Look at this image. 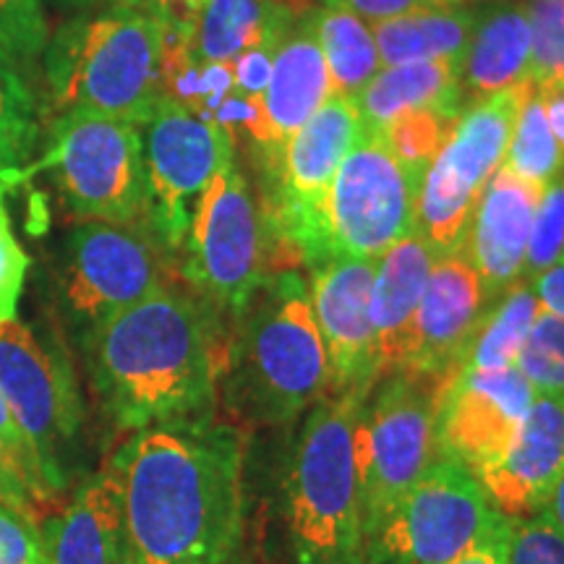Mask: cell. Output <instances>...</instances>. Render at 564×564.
Masks as SVG:
<instances>
[{
  "mask_svg": "<svg viewBox=\"0 0 564 564\" xmlns=\"http://www.w3.org/2000/svg\"><path fill=\"white\" fill-rule=\"evenodd\" d=\"M131 564H228L243 535V440L228 423L141 429L112 460Z\"/></svg>",
  "mask_w": 564,
  "mask_h": 564,
  "instance_id": "1",
  "label": "cell"
},
{
  "mask_svg": "<svg viewBox=\"0 0 564 564\" xmlns=\"http://www.w3.org/2000/svg\"><path fill=\"white\" fill-rule=\"evenodd\" d=\"M95 384L126 432L212 421L228 348L207 308L160 288L89 335Z\"/></svg>",
  "mask_w": 564,
  "mask_h": 564,
  "instance_id": "2",
  "label": "cell"
},
{
  "mask_svg": "<svg viewBox=\"0 0 564 564\" xmlns=\"http://www.w3.org/2000/svg\"><path fill=\"white\" fill-rule=\"evenodd\" d=\"M238 316L241 329L223 371L230 373L232 405L267 426L293 423L329 392L308 285L291 270L267 274Z\"/></svg>",
  "mask_w": 564,
  "mask_h": 564,
  "instance_id": "3",
  "label": "cell"
},
{
  "mask_svg": "<svg viewBox=\"0 0 564 564\" xmlns=\"http://www.w3.org/2000/svg\"><path fill=\"white\" fill-rule=\"evenodd\" d=\"M369 392L324 394L303 419L285 476L295 564H366L356 429Z\"/></svg>",
  "mask_w": 564,
  "mask_h": 564,
  "instance_id": "4",
  "label": "cell"
},
{
  "mask_svg": "<svg viewBox=\"0 0 564 564\" xmlns=\"http://www.w3.org/2000/svg\"><path fill=\"white\" fill-rule=\"evenodd\" d=\"M165 24L150 11L116 9L61 34L51 58L55 108L144 126L158 108Z\"/></svg>",
  "mask_w": 564,
  "mask_h": 564,
  "instance_id": "5",
  "label": "cell"
},
{
  "mask_svg": "<svg viewBox=\"0 0 564 564\" xmlns=\"http://www.w3.org/2000/svg\"><path fill=\"white\" fill-rule=\"evenodd\" d=\"M423 173L398 160L382 133L366 129L295 241V257L308 267L329 259H379L415 232Z\"/></svg>",
  "mask_w": 564,
  "mask_h": 564,
  "instance_id": "6",
  "label": "cell"
},
{
  "mask_svg": "<svg viewBox=\"0 0 564 564\" xmlns=\"http://www.w3.org/2000/svg\"><path fill=\"white\" fill-rule=\"evenodd\" d=\"M531 91L533 84L525 82L468 102L447 144L423 173L415 230L440 257L463 251L478 199L486 183L505 165L520 110Z\"/></svg>",
  "mask_w": 564,
  "mask_h": 564,
  "instance_id": "7",
  "label": "cell"
},
{
  "mask_svg": "<svg viewBox=\"0 0 564 564\" xmlns=\"http://www.w3.org/2000/svg\"><path fill=\"white\" fill-rule=\"evenodd\" d=\"M436 382L398 371L382 377L366 394L356 429L358 484L366 549L403 502L423 470L436 460Z\"/></svg>",
  "mask_w": 564,
  "mask_h": 564,
  "instance_id": "8",
  "label": "cell"
},
{
  "mask_svg": "<svg viewBox=\"0 0 564 564\" xmlns=\"http://www.w3.org/2000/svg\"><path fill=\"white\" fill-rule=\"evenodd\" d=\"M45 165L84 223L141 225L150 217L141 129L87 110L63 112Z\"/></svg>",
  "mask_w": 564,
  "mask_h": 564,
  "instance_id": "9",
  "label": "cell"
},
{
  "mask_svg": "<svg viewBox=\"0 0 564 564\" xmlns=\"http://www.w3.org/2000/svg\"><path fill=\"white\" fill-rule=\"evenodd\" d=\"M183 274L202 295L238 314L267 278V225L249 181L228 162L196 202Z\"/></svg>",
  "mask_w": 564,
  "mask_h": 564,
  "instance_id": "10",
  "label": "cell"
},
{
  "mask_svg": "<svg viewBox=\"0 0 564 564\" xmlns=\"http://www.w3.org/2000/svg\"><path fill=\"white\" fill-rule=\"evenodd\" d=\"M499 510L463 465L434 460L366 549V564H453Z\"/></svg>",
  "mask_w": 564,
  "mask_h": 564,
  "instance_id": "11",
  "label": "cell"
},
{
  "mask_svg": "<svg viewBox=\"0 0 564 564\" xmlns=\"http://www.w3.org/2000/svg\"><path fill=\"white\" fill-rule=\"evenodd\" d=\"M141 129L152 230L165 249L178 251L204 188L232 162L236 137L171 97H162Z\"/></svg>",
  "mask_w": 564,
  "mask_h": 564,
  "instance_id": "12",
  "label": "cell"
},
{
  "mask_svg": "<svg viewBox=\"0 0 564 564\" xmlns=\"http://www.w3.org/2000/svg\"><path fill=\"white\" fill-rule=\"evenodd\" d=\"M0 392L55 494L66 481L63 449L79 432L82 398L66 358L45 348L17 316L0 322Z\"/></svg>",
  "mask_w": 564,
  "mask_h": 564,
  "instance_id": "13",
  "label": "cell"
},
{
  "mask_svg": "<svg viewBox=\"0 0 564 564\" xmlns=\"http://www.w3.org/2000/svg\"><path fill=\"white\" fill-rule=\"evenodd\" d=\"M160 288H165L160 249L141 225L82 223L70 232L63 299L89 335Z\"/></svg>",
  "mask_w": 564,
  "mask_h": 564,
  "instance_id": "14",
  "label": "cell"
},
{
  "mask_svg": "<svg viewBox=\"0 0 564 564\" xmlns=\"http://www.w3.org/2000/svg\"><path fill=\"white\" fill-rule=\"evenodd\" d=\"M366 126L352 97L333 91L322 108L285 139V144L267 160L272 181L267 230L293 251L295 241L314 217L340 162L364 137Z\"/></svg>",
  "mask_w": 564,
  "mask_h": 564,
  "instance_id": "15",
  "label": "cell"
},
{
  "mask_svg": "<svg viewBox=\"0 0 564 564\" xmlns=\"http://www.w3.org/2000/svg\"><path fill=\"white\" fill-rule=\"evenodd\" d=\"M533 400V387L514 366L502 371H455L436 387V460L457 463L476 476L505 455Z\"/></svg>",
  "mask_w": 564,
  "mask_h": 564,
  "instance_id": "16",
  "label": "cell"
},
{
  "mask_svg": "<svg viewBox=\"0 0 564 564\" xmlns=\"http://www.w3.org/2000/svg\"><path fill=\"white\" fill-rule=\"evenodd\" d=\"M377 259H329L312 267L314 319L329 361V394L369 392L379 382L371 329V285Z\"/></svg>",
  "mask_w": 564,
  "mask_h": 564,
  "instance_id": "17",
  "label": "cell"
},
{
  "mask_svg": "<svg viewBox=\"0 0 564 564\" xmlns=\"http://www.w3.org/2000/svg\"><path fill=\"white\" fill-rule=\"evenodd\" d=\"M489 303L465 251L436 259L415 314L403 371L436 384L453 377Z\"/></svg>",
  "mask_w": 564,
  "mask_h": 564,
  "instance_id": "18",
  "label": "cell"
},
{
  "mask_svg": "<svg viewBox=\"0 0 564 564\" xmlns=\"http://www.w3.org/2000/svg\"><path fill=\"white\" fill-rule=\"evenodd\" d=\"M564 476V398L535 394L523 426L505 455L476 478L489 502L512 520L544 510Z\"/></svg>",
  "mask_w": 564,
  "mask_h": 564,
  "instance_id": "19",
  "label": "cell"
},
{
  "mask_svg": "<svg viewBox=\"0 0 564 564\" xmlns=\"http://www.w3.org/2000/svg\"><path fill=\"white\" fill-rule=\"evenodd\" d=\"M539 199L541 188L514 175L505 165L486 183L463 251L474 264L489 301L499 299L507 288L523 280Z\"/></svg>",
  "mask_w": 564,
  "mask_h": 564,
  "instance_id": "20",
  "label": "cell"
},
{
  "mask_svg": "<svg viewBox=\"0 0 564 564\" xmlns=\"http://www.w3.org/2000/svg\"><path fill=\"white\" fill-rule=\"evenodd\" d=\"M333 91L312 11L299 13L274 51L270 84L262 95V139L257 147L264 152V160H270Z\"/></svg>",
  "mask_w": 564,
  "mask_h": 564,
  "instance_id": "21",
  "label": "cell"
},
{
  "mask_svg": "<svg viewBox=\"0 0 564 564\" xmlns=\"http://www.w3.org/2000/svg\"><path fill=\"white\" fill-rule=\"evenodd\" d=\"M436 259L440 253L419 230L377 259L371 285V329L379 379L405 369L413 322Z\"/></svg>",
  "mask_w": 564,
  "mask_h": 564,
  "instance_id": "22",
  "label": "cell"
},
{
  "mask_svg": "<svg viewBox=\"0 0 564 564\" xmlns=\"http://www.w3.org/2000/svg\"><path fill=\"white\" fill-rule=\"evenodd\" d=\"M42 541L47 564H131L121 484L112 468L84 484L74 502L47 520Z\"/></svg>",
  "mask_w": 564,
  "mask_h": 564,
  "instance_id": "23",
  "label": "cell"
},
{
  "mask_svg": "<svg viewBox=\"0 0 564 564\" xmlns=\"http://www.w3.org/2000/svg\"><path fill=\"white\" fill-rule=\"evenodd\" d=\"M460 82L470 102L531 82V24L525 3H494L478 13Z\"/></svg>",
  "mask_w": 564,
  "mask_h": 564,
  "instance_id": "24",
  "label": "cell"
},
{
  "mask_svg": "<svg viewBox=\"0 0 564 564\" xmlns=\"http://www.w3.org/2000/svg\"><path fill=\"white\" fill-rule=\"evenodd\" d=\"M460 63L455 61H415L400 66H382L379 74L358 91L356 100L364 126L382 133L400 116L411 110H453L463 112L465 95Z\"/></svg>",
  "mask_w": 564,
  "mask_h": 564,
  "instance_id": "25",
  "label": "cell"
},
{
  "mask_svg": "<svg viewBox=\"0 0 564 564\" xmlns=\"http://www.w3.org/2000/svg\"><path fill=\"white\" fill-rule=\"evenodd\" d=\"M295 17L278 0H207L186 34V51L199 63H232L251 47L280 37Z\"/></svg>",
  "mask_w": 564,
  "mask_h": 564,
  "instance_id": "26",
  "label": "cell"
},
{
  "mask_svg": "<svg viewBox=\"0 0 564 564\" xmlns=\"http://www.w3.org/2000/svg\"><path fill=\"white\" fill-rule=\"evenodd\" d=\"M478 21V11L465 6L413 11L371 24L382 66L415 61H455L463 66Z\"/></svg>",
  "mask_w": 564,
  "mask_h": 564,
  "instance_id": "27",
  "label": "cell"
},
{
  "mask_svg": "<svg viewBox=\"0 0 564 564\" xmlns=\"http://www.w3.org/2000/svg\"><path fill=\"white\" fill-rule=\"evenodd\" d=\"M541 303L531 282L518 280L494 299L478 322V329L457 371H502L512 369L520 345L531 333Z\"/></svg>",
  "mask_w": 564,
  "mask_h": 564,
  "instance_id": "28",
  "label": "cell"
},
{
  "mask_svg": "<svg viewBox=\"0 0 564 564\" xmlns=\"http://www.w3.org/2000/svg\"><path fill=\"white\" fill-rule=\"evenodd\" d=\"M312 17L333 89L356 97L382 68L371 24L343 6L327 3L314 9Z\"/></svg>",
  "mask_w": 564,
  "mask_h": 564,
  "instance_id": "29",
  "label": "cell"
},
{
  "mask_svg": "<svg viewBox=\"0 0 564 564\" xmlns=\"http://www.w3.org/2000/svg\"><path fill=\"white\" fill-rule=\"evenodd\" d=\"M37 144V112L13 55L0 45V181L17 178Z\"/></svg>",
  "mask_w": 564,
  "mask_h": 564,
  "instance_id": "30",
  "label": "cell"
},
{
  "mask_svg": "<svg viewBox=\"0 0 564 564\" xmlns=\"http://www.w3.org/2000/svg\"><path fill=\"white\" fill-rule=\"evenodd\" d=\"M505 167H510L514 175L533 183L541 192L564 173V152L560 141L554 139L552 129H549L544 102H541L535 87L525 100L523 110H520Z\"/></svg>",
  "mask_w": 564,
  "mask_h": 564,
  "instance_id": "31",
  "label": "cell"
},
{
  "mask_svg": "<svg viewBox=\"0 0 564 564\" xmlns=\"http://www.w3.org/2000/svg\"><path fill=\"white\" fill-rule=\"evenodd\" d=\"M514 369L523 373L535 394L564 398V319L541 308L520 345Z\"/></svg>",
  "mask_w": 564,
  "mask_h": 564,
  "instance_id": "32",
  "label": "cell"
},
{
  "mask_svg": "<svg viewBox=\"0 0 564 564\" xmlns=\"http://www.w3.org/2000/svg\"><path fill=\"white\" fill-rule=\"evenodd\" d=\"M457 118H460V112L453 110H411L400 116L392 126H387L382 137L390 144V150L398 154V160L426 171L436 160V154L442 152V147L447 144Z\"/></svg>",
  "mask_w": 564,
  "mask_h": 564,
  "instance_id": "33",
  "label": "cell"
},
{
  "mask_svg": "<svg viewBox=\"0 0 564 564\" xmlns=\"http://www.w3.org/2000/svg\"><path fill=\"white\" fill-rule=\"evenodd\" d=\"M531 24V84L535 89L564 82V0H528Z\"/></svg>",
  "mask_w": 564,
  "mask_h": 564,
  "instance_id": "34",
  "label": "cell"
},
{
  "mask_svg": "<svg viewBox=\"0 0 564 564\" xmlns=\"http://www.w3.org/2000/svg\"><path fill=\"white\" fill-rule=\"evenodd\" d=\"M564 259V173L541 192L535 207L531 241H528L523 280L546 272L549 267L562 264Z\"/></svg>",
  "mask_w": 564,
  "mask_h": 564,
  "instance_id": "35",
  "label": "cell"
},
{
  "mask_svg": "<svg viewBox=\"0 0 564 564\" xmlns=\"http://www.w3.org/2000/svg\"><path fill=\"white\" fill-rule=\"evenodd\" d=\"M0 45L13 58H37L47 45L42 0H0Z\"/></svg>",
  "mask_w": 564,
  "mask_h": 564,
  "instance_id": "36",
  "label": "cell"
},
{
  "mask_svg": "<svg viewBox=\"0 0 564 564\" xmlns=\"http://www.w3.org/2000/svg\"><path fill=\"white\" fill-rule=\"evenodd\" d=\"M507 564H564V533L544 512L512 520Z\"/></svg>",
  "mask_w": 564,
  "mask_h": 564,
  "instance_id": "37",
  "label": "cell"
},
{
  "mask_svg": "<svg viewBox=\"0 0 564 564\" xmlns=\"http://www.w3.org/2000/svg\"><path fill=\"white\" fill-rule=\"evenodd\" d=\"M0 564H47L37 523L0 505Z\"/></svg>",
  "mask_w": 564,
  "mask_h": 564,
  "instance_id": "38",
  "label": "cell"
},
{
  "mask_svg": "<svg viewBox=\"0 0 564 564\" xmlns=\"http://www.w3.org/2000/svg\"><path fill=\"white\" fill-rule=\"evenodd\" d=\"M26 267H30V259L21 251L17 236L11 230L9 212H6L3 199H0V322L17 316Z\"/></svg>",
  "mask_w": 564,
  "mask_h": 564,
  "instance_id": "39",
  "label": "cell"
},
{
  "mask_svg": "<svg viewBox=\"0 0 564 564\" xmlns=\"http://www.w3.org/2000/svg\"><path fill=\"white\" fill-rule=\"evenodd\" d=\"M0 447L6 449V455H9L13 465L21 470V476L26 478V484H30V489L34 491L40 505H45V499H53V494L47 491L45 486V478H42L37 455H34L32 444L19 429V423L13 421L11 408L6 403L3 392H0Z\"/></svg>",
  "mask_w": 564,
  "mask_h": 564,
  "instance_id": "40",
  "label": "cell"
},
{
  "mask_svg": "<svg viewBox=\"0 0 564 564\" xmlns=\"http://www.w3.org/2000/svg\"><path fill=\"white\" fill-rule=\"evenodd\" d=\"M285 32H282V34H285ZM282 34H280V37H270L267 42H262V45L251 47V51L241 53L236 61L230 63L232 84H236V89L241 91L243 97H251V100H262L267 84H270L274 51H278Z\"/></svg>",
  "mask_w": 564,
  "mask_h": 564,
  "instance_id": "41",
  "label": "cell"
},
{
  "mask_svg": "<svg viewBox=\"0 0 564 564\" xmlns=\"http://www.w3.org/2000/svg\"><path fill=\"white\" fill-rule=\"evenodd\" d=\"M327 6H343L361 17L369 24H382V21L405 17L413 11L426 9H447V6H463L465 0H324Z\"/></svg>",
  "mask_w": 564,
  "mask_h": 564,
  "instance_id": "42",
  "label": "cell"
},
{
  "mask_svg": "<svg viewBox=\"0 0 564 564\" xmlns=\"http://www.w3.org/2000/svg\"><path fill=\"white\" fill-rule=\"evenodd\" d=\"M512 518L497 512L484 533L474 541L468 552L457 556L453 564H507V549H510Z\"/></svg>",
  "mask_w": 564,
  "mask_h": 564,
  "instance_id": "43",
  "label": "cell"
},
{
  "mask_svg": "<svg viewBox=\"0 0 564 564\" xmlns=\"http://www.w3.org/2000/svg\"><path fill=\"white\" fill-rule=\"evenodd\" d=\"M0 505L11 507L37 523L40 510H37V497L26 484V478L21 476V470L13 465V460L6 455V449L0 447Z\"/></svg>",
  "mask_w": 564,
  "mask_h": 564,
  "instance_id": "44",
  "label": "cell"
},
{
  "mask_svg": "<svg viewBox=\"0 0 564 564\" xmlns=\"http://www.w3.org/2000/svg\"><path fill=\"white\" fill-rule=\"evenodd\" d=\"M207 0H152V13L167 30L188 34Z\"/></svg>",
  "mask_w": 564,
  "mask_h": 564,
  "instance_id": "45",
  "label": "cell"
},
{
  "mask_svg": "<svg viewBox=\"0 0 564 564\" xmlns=\"http://www.w3.org/2000/svg\"><path fill=\"white\" fill-rule=\"evenodd\" d=\"M528 282H531L541 308L564 319V264L549 267L546 272L535 274V278Z\"/></svg>",
  "mask_w": 564,
  "mask_h": 564,
  "instance_id": "46",
  "label": "cell"
},
{
  "mask_svg": "<svg viewBox=\"0 0 564 564\" xmlns=\"http://www.w3.org/2000/svg\"><path fill=\"white\" fill-rule=\"evenodd\" d=\"M535 91H539L541 102H544L549 129H552L554 139L560 141V147L564 152V82L552 84V87H541Z\"/></svg>",
  "mask_w": 564,
  "mask_h": 564,
  "instance_id": "47",
  "label": "cell"
},
{
  "mask_svg": "<svg viewBox=\"0 0 564 564\" xmlns=\"http://www.w3.org/2000/svg\"><path fill=\"white\" fill-rule=\"evenodd\" d=\"M541 512H544L546 518L564 533V476L560 478V484L554 486L552 497H549V502L544 505V510Z\"/></svg>",
  "mask_w": 564,
  "mask_h": 564,
  "instance_id": "48",
  "label": "cell"
},
{
  "mask_svg": "<svg viewBox=\"0 0 564 564\" xmlns=\"http://www.w3.org/2000/svg\"><path fill=\"white\" fill-rule=\"evenodd\" d=\"M116 6H123V9H139L152 13V0H112Z\"/></svg>",
  "mask_w": 564,
  "mask_h": 564,
  "instance_id": "49",
  "label": "cell"
},
{
  "mask_svg": "<svg viewBox=\"0 0 564 564\" xmlns=\"http://www.w3.org/2000/svg\"><path fill=\"white\" fill-rule=\"evenodd\" d=\"M278 3H285L288 9H293L295 13H301V6L308 3V0H278Z\"/></svg>",
  "mask_w": 564,
  "mask_h": 564,
  "instance_id": "50",
  "label": "cell"
},
{
  "mask_svg": "<svg viewBox=\"0 0 564 564\" xmlns=\"http://www.w3.org/2000/svg\"><path fill=\"white\" fill-rule=\"evenodd\" d=\"M562 264H564V259H562Z\"/></svg>",
  "mask_w": 564,
  "mask_h": 564,
  "instance_id": "51",
  "label": "cell"
},
{
  "mask_svg": "<svg viewBox=\"0 0 564 564\" xmlns=\"http://www.w3.org/2000/svg\"><path fill=\"white\" fill-rule=\"evenodd\" d=\"M228 564H232V562H228Z\"/></svg>",
  "mask_w": 564,
  "mask_h": 564,
  "instance_id": "52",
  "label": "cell"
}]
</instances>
